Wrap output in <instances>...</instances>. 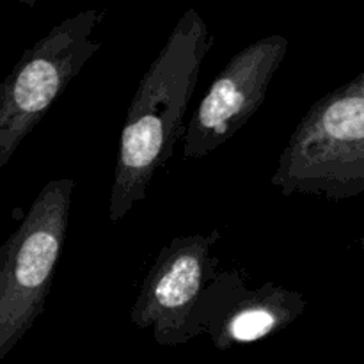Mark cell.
<instances>
[{"mask_svg": "<svg viewBox=\"0 0 364 364\" xmlns=\"http://www.w3.org/2000/svg\"><path fill=\"white\" fill-rule=\"evenodd\" d=\"M219 231L176 237L164 245L146 274L130 320L139 331H151L162 347L188 343L201 334L198 306L219 272L212 247Z\"/></svg>", "mask_w": 364, "mask_h": 364, "instance_id": "5", "label": "cell"}, {"mask_svg": "<svg viewBox=\"0 0 364 364\" xmlns=\"http://www.w3.org/2000/svg\"><path fill=\"white\" fill-rule=\"evenodd\" d=\"M288 38L267 36L235 53L208 87L183 134V159L208 156L258 112L288 53Z\"/></svg>", "mask_w": 364, "mask_h": 364, "instance_id": "6", "label": "cell"}, {"mask_svg": "<svg viewBox=\"0 0 364 364\" xmlns=\"http://www.w3.org/2000/svg\"><path fill=\"white\" fill-rule=\"evenodd\" d=\"M270 185L287 198L341 201L364 194V70L313 103L281 151Z\"/></svg>", "mask_w": 364, "mask_h": 364, "instance_id": "2", "label": "cell"}, {"mask_svg": "<svg viewBox=\"0 0 364 364\" xmlns=\"http://www.w3.org/2000/svg\"><path fill=\"white\" fill-rule=\"evenodd\" d=\"M212 45L208 25L191 7L142 75L121 130L109 198L110 223H119L146 198L155 174L173 159L174 146L183 139V117L203 60Z\"/></svg>", "mask_w": 364, "mask_h": 364, "instance_id": "1", "label": "cell"}, {"mask_svg": "<svg viewBox=\"0 0 364 364\" xmlns=\"http://www.w3.org/2000/svg\"><path fill=\"white\" fill-rule=\"evenodd\" d=\"M299 291L274 283L247 288L237 269L217 272L198 306L201 334H208L220 350L252 343L287 329L304 313Z\"/></svg>", "mask_w": 364, "mask_h": 364, "instance_id": "7", "label": "cell"}, {"mask_svg": "<svg viewBox=\"0 0 364 364\" xmlns=\"http://www.w3.org/2000/svg\"><path fill=\"white\" fill-rule=\"evenodd\" d=\"M103 11L85 9L53 25L0 82V171L73 78L95 57Z\"/></svg>", "mask_w": 364, "mask_h": 364, "instance_id": "4", "label": "cell"}, {"mask_svg": "<svg viewBox=\"0 0 364 364\" xmlns=\"http://www.w3.org/2000/svg\"><path fill=\"white\" fill-rule=\"evenodd\" d=\"M359 247H361V249H364V237L361 238V240H359Z\"/></svg>", "mask_w": 364, "mask_h": 364, "instance_id": "8", "label": "cell"}, {"mask_svg": "<svg viewBox=\"0 0 364 364\" xmlns=\"http://www.w3.org/2000/svg\"><path fill=\"white\" fill-rule=\"evenodd\" d=\"M73 178L50 180L0 245V361L45 309L70 226Z\"/></svg>", "mask_w": 364, "mask_h": 364, "instance_id": "3", "label": "cell"}]
</instances>
